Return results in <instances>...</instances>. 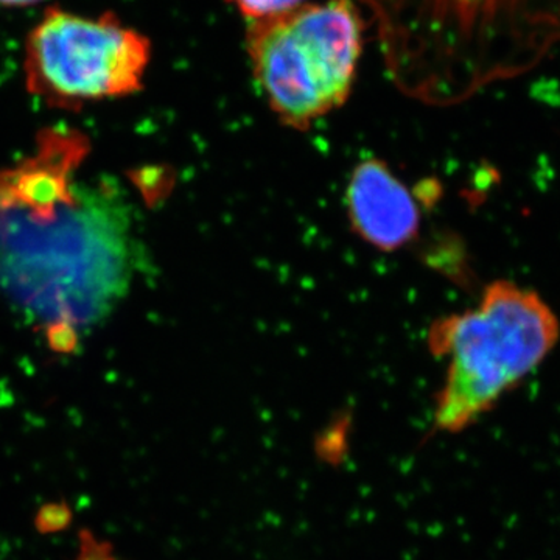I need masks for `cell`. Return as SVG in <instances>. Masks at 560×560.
<instances>
[{
  "mask_svg": "<svg viewBox=\"0 0 560 560\" xmlns=\"http://www.w3.org/2000/svg\"><path fill=\"white\" fill-rule=\"evenodd\" d=\"M559 337L550 305L510 280L486 287L477 308L438 319L429 346L448 363L434 427L459 433L477 422L544 363Z\"/></svg>",
  "mask_w": 560,
  "mask_h": 560,
  "instance_id": "obj_1",
  "label": "cell"
},
{
  "mask_svg": "<svg viewBox=\"0 0 560 560\" xmlns=\"http://www.w3.org/2000/svg\"><path fill=\"white\" fill-rule=\"evenodd\" d=\"M363 28L352 0L304 3L282 16L248 24L250 68L283 125L307 130L348 102Z\"/></svg>",
  "mask_w": 560,
  "mask_h": 560,
  "instance_id": "obj_2",
  "label": "cell"
},
{
  "mask_svg": "<svg viewBox=\"0 0 560 560\" xmlns=\"http://www.w3.org/2000/svg\"><path fill=\"white\" fill-rule=\"evenodd\" d=\"M150 58V39L116 14L51 9L25 44V83L51 108L80 110L142 90Z\"/></svg>",
  "mask_w": 560,
  "mask_h": 560,
  "instance_id": "obj_3",
  "label": "cell"
},
{
  "mask_svg": "<svg viewBox=\"0 0 560 560\" xmlns=\"http://www.w3.org/2000/svg\"><path fill=\"white\" fill-rule=\"evenodd\" d=\"M90 153L86 136L69 128H47L33 156L0 171V215L22 213L28 224L46 226L65 209L79 205L72 176Z\"/></svg>",
  "mask_w": 560,
  "mask_h": 560,
  "instance_id": "obj_4",
  "label": "cell"
},
{
  "mask_svg": "<svg viewBox=\"0 0 560 560\" xmlns=\"http://www.w3.org/2000/svg\"><path fill=\"white\" fill-rule=\"evenodd\" d=\"M346 209L352 231L383 253L405 248L418 237V200L386 162L366 160L353 168Z\"/></svg>",
  "mask_w": 560,
  "mask_h": 560,
  "instance_id": "obj_5",
  "label": "cell"
},
{
  "mask_svg": "<svg viewBox=\"0 0 560 560\" xmlns=\"http://www.w3.org/2000/svg\"><path fill=\"white\" fill-rule=\"evenodd\" d=\"M248 24L272 20L300 9L305 0H228Z\"/></svg>",
  "mask_w": 560,
  "mask_h": 560,
  "instance_id": "obj_6",
  "label": "cell"
},
{
  "mask_svg": "<svg viewBox=\"0 0 560 560\" xmlns=\"http://www.w3.org/2000/svg\"><path fill=\"white\" fill-rule=\"evenodd\" d=\"M44 337H46L47 345L54 352L72 353L75 352L77 346H79L77 326L70 320H49L44 326Z\"/></svg>",
  "mask_w": 560,
  "mask_h": 560,
  "instance_id": "obj_7",
  "label": "cell"
},
{
  "mask_svg": "<svg viewBox=\"0 0 560 560\" xmlns=\"http://www.w3.org/2000/svg\"><path fill=\"white\" fill-rule=\"evenodd\" d=\"M75 560H119L106 541L98 540L91 530H81L80 548Z\"/></svg>",
  "mask_w": 560,
  "mask_h": 560,
  "instance_id": "obj_8",
  "label": "cell"
},
{
  "mask_svg": "<svg viewBox=\"0 0 560 560\" xmlns=\"http://www.w3.org/2000/svg\"><path fill=\"white\" fill-rule=\"evenodd\" d=\"M50 514L51 515H60L62 517V514H66V511H62L61 508H50ZM62 523H65V518H58V521H55V518H39V526L47 525V528L55 529L54 525L61 526Z\"/></svg>",
  "mask_w": 560,
  "mask_h": 560,
  "instance_id": "obj_9",
  "label": "cell"
},
{
  "mask_svg": "<svg viewBox=\"0 0 560 560\" xmlns=\"http://www.w3.org/2000/svg\"><path fill=\"white\" fill-rule=\"evenodd\" d=\"M39 2V0H0V5L5 7H27L32 3Z\"/></svg>",
  "mask_w": 560,
  "mask_h": 560,
  "instance_id": "obj_10",
  "label": "cell"
}]
</instances>
